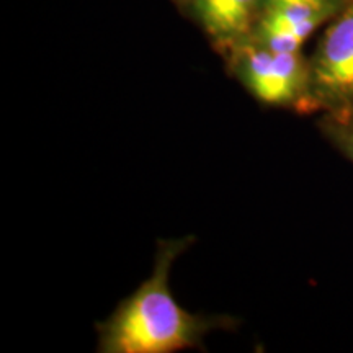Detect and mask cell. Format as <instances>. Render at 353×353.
<instances>
[{"label":"cell","instance_id":"9c48e42d","mask_svg":"<svg viewBox=\"0 0 353 353\" xmlns=\"http://www.w3.org/2000/svg\"><path fill=\"white\" fill-rule=\"evenodd\" d=\"M330 114H332V113H330ZM339 117H348V118H353V110H352V112L345 113V114H339Z\"/></svg>","mask_w":353,"mask_h":353},{"label":"cell","instance_id":"52a82bcc","mask_svg":"<svg viewBox=\"0 0 353 353\" xmlns=\"http://www.w3.org/2000/svg\"><path fill=\"white\" fill-rule=\"evenodd\" d=\"M272 2H286V3H306V6H312V7H319V8H325V10L334 12L337 15L339 12L342 10L343 7L347 6L350 0H265V3H272Z\"/></svg>","mask_w":353,"mask_h":353},{"label":"cell","instance_id":"8992f818","mask_svg":"<svg viewBox=\"0 0 353 353\" xmlns=\"http://www.w3.org/2000/svg\"><path fill=\"white\" fill-rule=\"evenodd\" d=\"M317 125L322 136L353 164V118L322 113Z\"/></svg>","mask_w":353,"mask_h":353},{"label":"cell","instance_id":"ba28073f","mask_svg":"<svg viewBox=\"0 0 353 353\" xmlns=\"http://www.w3.org/2000/svg\"><path fill=\"white\" fill-rule=\"evenodd\" d=\"M175 3H179L180 7H188V3L192 2V0H174Z\"/></svg>","mask_w":353,"mask_h":353},{"label":"cell","instance_id":"5b68a950","mask_svg":"<svg viewBox=\"0 0 353 353\" xmlns=\"http://www.w3.org/2000/svg\"><path fill=\"white\" fill-rule=\"evenodd\" d=\"M265 0H192L188 12L218 50L226 54L252 38Z\"/></svg>","mask_w":353,"mask_h":353},{"label":"cell","instance_id":"7a4b0ae2","mask_svg":"<svg viewBox=\"0 0 353 353\" xmlns=\"http://www.w3.org/2000/svg\"><path fill=\"white\" fill-rule=\"evenodd\" d=\"M224 57L229 74L265 107L314 113L309 59L301 51H275L250 38Z\"/></svg>","mask_w":353,"mask_h":353},{"label":"cell","instance_id":"6da1fadb","mask_svg":"<svg viewBox=\"0 0 353 353\" xmlns=\"http://www.w3.org/2000/svg\"><path fill=\"white\" fill-rule=\"evenodd\" d=\"M195 237L157 242L152 273L97 324L100 353H175L200 348L216 330H231L239 319L226 314H195L176 301L170 272Z\"/></svg>","mask_w":353,"mask_h":353},{"label":"cell","instance_id":"277c9868","mask_svg":"<svg viewBox=\"0 0 353 353\" xmlns=\"http://www.w3.org/2000/svg\"><path fill=\"white\" fill-rule=\"evenodd\" d=\"M334 17V12L306 3H265L252 38L275 51H301L303 43Z\"/></svg>","mask_w":353,"mask_h":353},{"label":"cell","instance_id":"3957f363","mask_svg":"<svg viewBox=\"0 0 353 353\" xmlns=\"http://www.w3.org/2000/svg\"><path fill=\"white\" fill-rule=\"evenodd\" d=\"M314 113L353 110V0L332 19L309 57Z\"/></svg>","mask_w":353,"mask_h":353}]
</instances>
